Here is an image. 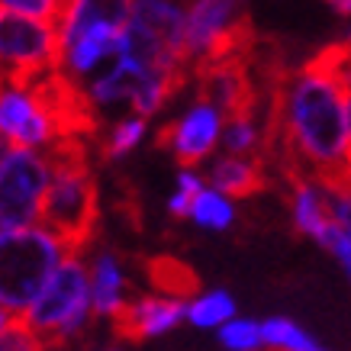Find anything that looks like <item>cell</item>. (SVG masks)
I'll list each match as a JSON object with an SVG mask.
<instances>
[{
  "label": "cell",
  "instance_id": "1",
  "mask_svg": "<svg viewBox=\"0 0 351 351\" xmlns=\"http://www.w3.org/2000/svg\"><path fill=\"white\" fill-rule=\"evenodd\" d=\"M351 84L322 49L297 71L280 75L271 90L267 142H280L290 171H306L322 181L351 171L348 136Z\"/></svg>",
  "mask_w": 351,
  "mask_h": 351
},
{
  "label": "cell",
  "instance_id": "2",
  "mask_svg": "<svg viewBox=\"0 0 351 351\" xmlns=\"http://www.w3.org/2000/svg\"><path fill=\"white\" fill-rule=\"evenodd\" d=\"M52 184L43 203V223L68 242L71 252H84L97 229V181L87 165L84 138L68 136L52 149Z\"/></svg>",
  "mask_w": 351,
  "mask_h": 351
},
{
  "label": "cell",
  "instance_id": "3",
  "mask_svg": "<svg viewBox=\"0 0 351 351\" xmlns=\"http://www.w3.org/2000/svg\"><path fill=\"white\" fill-rule=\"evenodd\" d=\"M0 313L26 316L71 248L45 223H36L13 235H0Z\"/></svg>",
  "mask_w": 351,
  "mask_h": 351
},
{
  "label": "cell",
  "instance_id": "4",
  "mask_svg": "<svg viewBox=\"0 0 351 351\" xmlns=\"http://www.w3.org/2000/svg\"><path fill=\"white\" fill-rule=\"evenodd\" d=\"M84 252H68L55 267L43 293L26 309V322L45 339V345H64L77 339L94 316V284L90 267L84 265Z\"/></svg>",
  "mask_w": 351,
  "mask_h": 351
},
{
  "label": "cell",
  "instance_id": "5",
  "mask_svg": "<svg viewBox=\"0 0 351 351\" xmlns=\"http://www.w3.org/2000/svg\"><path fill=\"white\" fill-rule=\"evenodd\" d=\"M52 184V155L43 149L3 145L0 155V235L43 223V203Z\"/></svg>",
  "mask_w": 351,
  "mask_h": 351
},
{
  "label": "cell",
  "instance_id": "6",
  "mask_svg": "<svg viewBox=\"0 0 351 351\" xmlns=\"http://www.w3.org/2000/svg\"><path fill=\"white\" fill-rule=\"evenodd\" d=\"M0 55L7 84H32L55 71L62 62L58 26L52 20H36L23 13H0Z\"/></svg>",
  "mask_w": 351,
  "mask_h": 351
},
{
  "label": "cell",
  "instance_id": "7",
  "mask_svg": "<svg viewBox=\"0 0 351 351\" xmlns=\"http://www.w3.org/2000/svg\"><path fill=\"white\" fill-rule=\"evenodd\" d=\"M245 0H193L187 7V55L191 64H206L255 45Z\"/></svg>",
  "mask_w": 351,
  "mask_h": 351
},
{
  "label": "cell",
  "instance_id": "8",
  "mask_svg": "<svg viewBox=\"0 0 351 351\" xmlns=\"http://www.w3.org/2000/svg\"><path fill=\"white\" fill-rule=\"evenodd\" d=\"M226 113L210 100H197L181 119H174L158 132V145L181 165H200L223 145Z\"/></svg>",
  "mask_w": 351,
  "mask_h": 351
},
{
  "label": "cell",
  "instance_id": "9",
  "mask_svg": "<svg viewBox=\"0 0 351 351\" xmlns=\"http://www.w3.org/2000/svg\"><path fill=\"white\" fill-rule=\"evenodd\" d=\"M248 55H252V49L232 52L226 58H216V62L193 68L200 97L216 104L226 113V119L235 117V113H255L258 107V90H255L252 68H248Z\"/></svg>",
  "mask_w": 351,
  "mask_h": 351
},
{
  "label": "cell",
  "instance_id": "10",
  "mask_svg": "<svg viewBox=\"0 0 351 351\" xmlns=\"http://www.w3.org/2000/svg\"><path fill=\"white\" fill-rule=\"evenodd\" d=\"M117 332L123 339L132 341H145V339H158L174 332L181 322H187V297H174V293H145V297L129 300L126 309L119 313Z\"/></svg>",
  "mask_w": 351,
  "mask_h": 351
},
{
  "label": "cell",
  "instance_id": "11",
  "mask_svg": "<svg viewBox=\"0 0 351 351\" xmlns=\"http://www.w3.org/2000/svg\"><path fill=\"white\" fill-rule=\"evenodd\" d=\"M136 10V0H58V43L62 49L90 26L126 29Z\"/></svg>",
  "mask_w": 351,
  "mask_h": 351
},
{
  "label": "cell",
  "instance_id": "12",
  "mask_svg": "<svg viewBox=\"0 0 351 351\" xmlns=\"http://www.w3.org/2000/svg\"><path fill=\"white\" fill-rule=\"evenodd\" d=\"M290 191H293V197H290L293 229L300 235L313 239V242H319V235L335 219L332 216V197H329L326 181L316 178V174H306V171H290Z\"/></svg>",
  "mask_w": 351,
  "mask_h": 351
},
{
  "label": "cell",
  "instance_id": "13",
  "mask_svg": "<svg viewBox=\"0 0 351 351\" xmlns=\"http://www.w3.org/2000/svg\"><path fill=\"white\" fill-rule=\"evenodd\" d=\"M90 284H94V316L104 319H117L119 313L126 309V290H129V277L123 271L119 261L110 248H100L90 265Z\"/></svg>",
  "mask_w": 351,
  "mask_h": 351
},
{
  "label": "cell",
  "instance_id": "14",
  "mask_svg": "<svg viewBox=\"0 0 351 351\" xmlns=\"http://www.w3.org/2000/svg\"><path fill=\"white\" fill-rule=\"evenodd\" d=\"M210 184L216 191L229 193L232 200H245L265 187V168H261V158H252V155H219V158L210 165Z\"/></svg>",
  "mask_w": 351,
  "mask_h": 351
},
{
  "label": "cell",
  "instance_id": "15",
  "mask_svg": "<svg viewBox=\"0 0 351 351\" xmlns=\"http://www.w3.org/2000/svg\"><path fill=\"white\" fill-rule=\"evenodd\" d=\"M132 20L138 26H145L152 36H158L165 45L187 55V13L178 3H171V0H136Z\"/></svg>",
  "mask_w": 351,
  "mask_h": 351
},
{
  "label": "cell",
  "instance_id": "16",
  "mask_svg": "<svg viewBox=\"0 0 351 351\" xmlns=\"http://www.w3.org/2000/svg\"><path fill=\"white\" fill-rule=\"evenodd\" d=\"M191 223L197 226V229H206V232H226V229H232L235 226L232 197L223 191H216L213 184L203 187V191L193 197Z\"/></svg>",
  "mask_w": 351,
  "mask_h": 351
},
{
  "label": "cell",
  "instance_id": "17",
  "mask_svg": "<svg viewBox=\"0 0 351 351\" xmlns=\"http://www.w3.org/2000/svg\"><path fill=\"white\" fill-rule=\"evenodd\" d=\"M235 297L229 290H206L187 300V322L193 329H219L235 316Z\"/></svg>",
  "mask_w": 351,
  "mask_h": 351
},
{
  "label": "cell",
  "instance_id": "18",
  "mask_svg": "<svg viewBox=\"0 0 351 351\" xmlns=\"http://www.w3.org/2000/svg\"><path fill=\"white\" fill-rule=\"evenodd\" d=\"M265 341L267 351H329L322 341H316L300 322L287 316H267L265 322Z\"/></svg>",
  "mask_w": 351,
  "mask_h": 351
},
{
  "label": "cell",
  "instance_id": "19",
  "mask_svg": "<svg viewBox=\"0 0 351 351\" xmlns=\"http://www.w3.org/2000/svg\"><path fill=\"white\" fill-rule=\"evenodd\" d=\"M145 132H149V117H142V113H132V117L119 119L117 126L107 132V138H104V145H100V155H104L107 161L123 158V155H129L132 149H138V145H142Z\"/></svg>",
  "mask_w": 351,
  "mask_h": 351
},
{
  "label": "cell",
  "instance_id": "20",
  "mask_svg": "<svg viewBox=\"0 0 351 351\" xmlns=\"http://www.w3.org/2000/svg\"><path fill=\"white\" fill-rule=\"evenodd\" d=\"M219 149L226 155H255L261 149V126H258L255 113H235V117L226 119Z\"/></svg>",
  "mask_w": 351,
  "mask_h": 351
},
{
  "label": "cell",
  "instance_id": "21",
  "mask_svg": "<svg viewBox=\"0 0 351 351\" xmlns=\"http://www.w3.org/2000/svg\"><path fill=\"white\" fill-rule=\"evenodd\" d=\"M219 345L226 351H265V326L255 319H245V316H232V319L216 329Z\"/></svg>",
  "mask_w": 351,
  "mask_h": 351
},
{
  "label": "cell",
  "instance_id": "22",
  "mask_svg": "<svg viewBox=\"0 0 351 351\" xmlns=\"http://www.w3.org/2000/svg\"><path fill=\"white\" fill-rule=\"evenodd\" d=\"M149 274H152V284L165 293H174V297H187L197 290V277H193L191 267H184L181 261L174 258H155L149 265Z\"/></svg>",
  "mask_w": 351,
  "mask_h": 351
},
{
  "label": "cell",
  "instance_id": "23",
  "mask_svg": "<svg viewBox=\"0 0 351 351\" xmlns=\"http://www.w3.org/2000/svg\"><path fill=\"white\" fill-rule=\"evenodd\" d=\"M0 351H49V345L26 322V316L0 313Z\"/></svg>",
  "mask_w": 351,
  "mask_h": 351
},
{
  "label": "cell",
  "instance_id": "24",
  "mask_svg": "<svg viewBox=\"0 0 351 351\" xmlns=\"http://www.w3.org/2000/svg\"><path fill=\"white\" fill-rule=\"evenodd\" d=\"M316 245H322V248H326V252L339 261V267L345 271V277L351 280V232H348V229H345L339 219H332L329 229L319 235V242H316Z\"/></svg>",
  "mask_w": 351,
  "mask_h": 351
},
{
  "label": "cell",
  "instance_id": "25",
  "mask_svg": "<svg viewBox=\"0 0 351 351\" xmlns=\"http://www.w3.org/2000/svg\"><path fill=\"white\" fill-rule=\"evenodd\" d=\"M0 7L36 20H58V0H0Z\"/></svg>",
  "mask_w": 351,
  "mask_h": 351
},
{
  "label": "cell",
  "instance_id": "26",
  "mask_svg": "<svg viewBox=\"0 0 351 351\" xmlns=\"http://www.w3.org/2000/svg\"><path fill=\"white\" fill-rule=\"evenodd\" d=\"M191 210H193V193L174 187V193L168 197V213L174 219H191Z\"/></svg>",
  "mask_w": 351,
  "mask_h": 351
},
{
  "label": "cell",
  "instance_id": "27",
  "mask_svg": "<svg viewBox=\"0 0 351 351\" xmlns=\"http://www.w3.org/2000/svg\"><path fill=\"white\" fill-rule=\"evenodd\" d=\"M348 136H351V100H348Z\"/></svg>",
  "mask_w": 351,
  "mask_h": 351
},
{
  "label": "cell",
  "instance_id": "28",
  "mask_svg": "<svg viewBox=\"0 0 351 351\" xmlns=\"http://www.w3.org/2000/svg\"><path fill=\"white\" fill-rule=\"evenodd\" d=\"M110 351H119V348H110Z\"/></svg>",
  "mask_w": 351,
  "mask_h": 351
}]
</instances>
